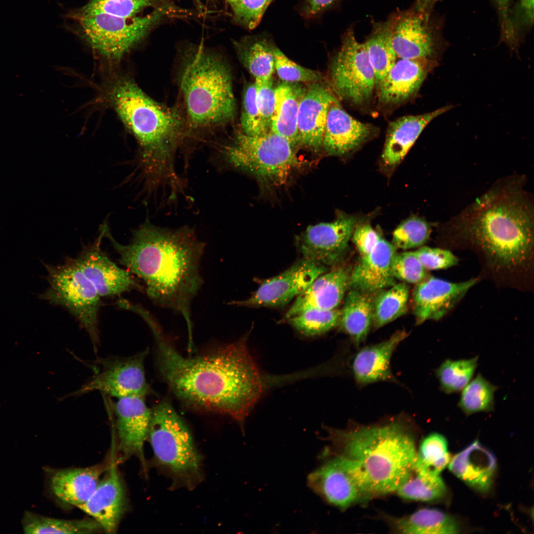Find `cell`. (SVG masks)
I'll return each mask as SVG.
<instances>
[{"instance_id": "obj_1", "label": "cell", "mask_w": 534, "mask_h": 534, "mask_svg": "<svg viewBox=\"0 0 534 534\" xmlns=\"http://www.w3.org/2000/svg\"><path fill=\"white\" fill-rule=\"evenodd\" d=\"M154 336L159 371L178 398L243 423L265 388L246 337L211 352L186 357L166 341L162 332Z\"/></svg>"}, {"instance_id": "obj_2", "label": "cell", "mask_w": 534, "mask_h": 534, "mask_svg": "<svg viewBox=\"0 0 534 534\" xmlns=\"http://www.w3.org/2000/svg\"><path fill=\"white\" fill-rule=\"evenodd\" d=\"M104 228V237L119 254L120 263L143 281L155 305L183 316L191 338L190 305L203 284L204 243L189 228H163L145 222L134 230L130 243L123 245L114 239L106 222Z\"/></svg>"}, {"instance_id": "obj_3", "label": "cell", "mask_w": 534, "mask_h": 534, "mask_svg": "<svg viewBox=\"0 0 534 534\" xmlns=\"http://www.w3.org/2000/svg\"><path fill=\"white\" fill-rule=\"evenodd\" d=\"M453 222L496 265L519 267L532 254L533 203L515 178L493 186Z\"/></svg>"}, {"instance_id": "obj_4", "label": "cell", "mask_w": 534, "mask_h": 534, "mask_svg": "<svg viewBox=\"0 0 534 534\" xmlns=\"http://www.w3.org/2000/svg\"><path fill=\"white\" fill-rule=\"evenodd\" d=\"M408 419L401 415L344 430L326 428L329 440L359 469L371 495L397 490L414 467L417 452Z\"/></svg>"}, {"instance_id": "obj_5", "label": "cell", "mask_w": 534, "mask_h": 534, "mask_svg": "<svg viewBox=\"0 0 534 534\" xmlns=\"http://www.w3.org/2000/svg\"><path fill=\"white\" fill-rule=\"evenodd\" d=\"M109 96L119 118L139 145L145 172L175 175L173 155L184 129L178 111L155 101L130 79L115 82Z\"/></svg>"}, {"instance_id": "obj_6", "label": "cell", "mask_w": 534, "mask_h": 534, "mask_svg": "<svg viewBox=\"0 0 534 534\" xmlns=\"http://www.w3.org/2000/svg\"><path fill=\"white\" fill-rule=\"evenodd\" d=\"M185 55L180 87L190 124L204 128L231 121L236 106L228 67L202 46L193 47Z\"/></svg>"}, {"instance_id": "obj_7", "label": "cell", "mask_w": 534, "mask_h": 534, "mask_svg": "<svg viewBox=\"0 0 534 534\" xmlns=\"http://www.w3.org/2000/svg\"><path fill=\"white\" fill-rule=\"evenodd\" d=\"M158 461L175 478L191 486L202 479V457L191 434L172 405L151 409L148 436Z\"/></svg>"}, {"instance_id": "obj_8", "label": "cell", "mask_w": 534, "mask_h": 534, "mask_svg": "<svg viewBox=\"0 0 534 534\" xmlns=\"http://www.w3.org/2000/svg\"><path fill=\"white\" fill-rule=\"evenodd\" d=\"M225 154L233 166L252 175L267 187L285 184L302 163L294 147L271 131L258 136L237 133Z\"/></svg>"}, {"instance_id": "obj_9", "label": "cell", "mask_w": 534, "mask_h": 534, "mask_svg": "<svg viewBox=\"0 0 534 534\" xmlns=\"http://www.w3.org/2000/svg\"><path fill=\"white\" fill-rule=\"evenodd\" d=\"M167 12V6L162 5L146 15L127 18L78 9L68 17L93 50L108 59L119 60L141 41Z\"/></svg>"}, {"instance_id": "obj_10", "label": "cell", "mask_w": 534, "mask_h": 534, "mask_svg": "<svg viewBox=\"0 0 534 534\" xmlns=\"http://www.w3.org/2000/svg\"><path fill=\"white\" fill-rule=\"evenodd\" d=\"M43 264L49 286L38 297L66 309L85 329L96 350L100 341L98 315L101 297L95 288L73 258L59 265Z\"/></svg>"}, {"instance_id": "obj_11", "label": "cell", "mask_w": 534, "mask_h": 534, "mask_svg": "<svg viewBox=\"0 0 534 534\" xmlns=\"http://www.w3.org/2000/svg\"><path fill=\"white\" fill-rule=\"evenodd\" d=\"M329 85L337 98L352 107L364 109L372 103L374 72L364 43L357 41L352 30L345 33L332 61Z\"/></svg>"}, {"instance_id": "obj_12", "label": "cell", "mask_w": 534, "mask_h": 534, "mask_svg": "<svg viewBox=\"0 0 534 534\" xmlns=\"http://www.w3.org/2000/svg\"><path fill=\"white\" fill-rule=\"evenodd\" d=\"M147 350L128 357L110 356L94 361L92 376L68 397H77L93 391L117 399L150 392L145 375L144 362Z\"/></svg>"}, {"instance_id": "obj_13", "label": "cell", "mask_w": 534, "mask_h": 534, "mask_svg": "<svg viewBox=\"0 0 534 534\" xmlns=\"http://www.w3.org/2000/svg\"><path fill=\"white\" fill-rule=\"evenodd\" d=\"M358 218L340 212L331 222L309 226L297 237L303 258L326 267H336L344 260Z\"/></svg>"}, {"instance_id": "obj_14", "label": "cell", "mask_w": 534, "mask_h": 534, "mask_svg": "<svg viewBox=\"0 0 534 534\" xmlns=\"http://www.w3.org/2000/svg\"><path fill=\"white\" fill-rule=\"evenodd\" d=\"M308 483L315 492L342 509L371 495L357 466L342 454L311 473Z\"/></svg>"}, {"instance_id": "obj_15", "label": "cell", "mask_w": 534, "mask_h": 534, "mask_svg": "<svg viewBox=\"0 0 534 534\" xmlns=\"http://www.w3.org/2000/svg\"><path fill=\"white\" fill-rule=\"evenodd\" d=\"M327 269L325 266L303 258L283 272L263 282L249 298L232 301L229 304L248 307L283 306L303 292Z\"/></svg>"}, {"instance_id": "obj_16", "label": "cell", "mask_w": 534, "mask_h": 534, "mask_svg": "<svg viewBox=\"0 0 534 534\" xmlns=\"http://www.w3.org/2000/svg\"><path fill=\"white\" fill-rule=\"evenodd\" d=\"M99 236L85 247L74 260L84 274L92 283L101 297H114L132 290L144 292L138 278L128 270L117 266L101 248L104 237L103 224Z\"/></svg>"}, {"instance_id": "obj_17", "label": "cell", "mask_w": 534, "mask_h": 534, "mask_svg": "<svg viewBox=\"0 0 534 534\" xmlns=\"http://www.w3.org/2000/svg\"><path fill=\"white\" fill-rule=\"evenodd\" d=\"M438 65L437 60L425 58L397 60L376 90L379 109L391 111L414 98Z\"/></svg>"}, {"instance_id": "obj_18", "label": "cell", "mask_w": 534, "mask_h": 534, "mask_svg": "<svg viewBox=\"0 0 534 534\" xmlns=\"http://www.w3.org/2000/svg\"><path fill=\"white\" fill-rule=\"evenodd\" d=\"M478 281L477 278H474L454 283L429 275L415 284L412 293V309L416 324L442 318Z\"/></svg>"}, {"instance_id": "obj_19", "label": "cell", "mask_w": 534, "mask_h": 534, "mask_svg": "<svg viewBox=\"0 0 534 534\" xmlns=\"http://www.w3.org/2000/svg\"><path fill=\"white\" fill-rule=\"evenodd\" d=\"M379 132L375 126L351 116L335 95L328 108L323 148L328 155L344 156L359 148Z\"/></svg>"}, {"instance_id": "obj_20", "label": "cell", "mask_w": 534, "mask_h": 534, "mask_svg": "<svg viewBox=\"0 0 534 534\" xmlns=\"http://www.w3.org/2000/svg\"><path fill=\"white\" fill-rule=\"evenodd\" d=\"M117 399L113 408L120 450L125 457L136 455L143 462L151 409L147 406L143 397L131 396Z\"/></svg>"}, {"instance_id": "obj_21", "label": "cell", "mask_w": 534, "mask_h": 534, "mask_svg": "<svg viewBox=\"0 0 534 534\" xmlns=\"http://www.w3.org/2000/svg\"><path fill=\"white\" fill-rule=\"evenodd\" d=\"M87 501L79 508L90 515L103 531L113 534L117 530L125 507V494L115 455Z\"/></svg>"}, {"instance_id": "obj_22", "label": "cell", "mask_w": 534, "mask_h": 534, "mask_svg": "<svg viewBox=\"0 0 534 534\" xmlns=\"http://www.w3.org/2000/svg\"><path fill=\"white\" fill-rule=\"evenodd\" d=\"M320 81L306 87L298 116L299 144L316 152L323 148L328 108L335 95L330 85Z\"/></svg>"}, {"instance_id": "obj_23", "label": "cell", "mask_w": 534, "mask_h": 534, "mask_svg": "<svg viewBox=\"0 0 534 534\" xmlns=\"http://www.w3.org/2000/svg\"><path fill=\"white\" fill-rule=\"evenodd\" d=\"M351 271L339 265L320 275L296 297L284 320L309 310L337 309L349 289Z\"/></svg>"}, {"instance_id": "obj_24", "label": "cell", "mask_w": 534, "mask_h": 534, "mask_svg": "<svg viewBox=\"0 0 534 534\" xmlns=\"http://www.w3.org/2000/svg\"><path fill=\"white\" fill-rule=\"evenodd\" d=\"M396 249L381 235L372 250L360 256L351 269L349 288L373 294L396 283L391 270Z\"/></svg>"}, {"instance_id": "obj_25", "label": "cell", "mask_w": 534, "mask_h": 534, "mask_svg": "<svg viewBox=\"0 0 534 534\" xmlns=\"http://www.w3.org/2000/svg\"><path fill=\"white\" fill-rule=\"evenodd\" d=\"M408 335L405 330H398L387 340L360 349L351 365L356 383L360 386L381 381L400 383L392 372L391 358L396 348Z\"/></svg>"}, {"instance_id": "obj_26", "label": "cell", "mask_w": 534, "mask_h": 534, "mask_svg": "<svg viewBox=\"0 0 534 534\" xmlns=\"http://www.w3.org/2000/svg\"><path fill=\"white\" fill-rule=\"evenodd\" d=\"M453 106L446 105L433 111L416 115H406L388 124L382 160L393 167L402 160L427 125Z\"/></svg>"}, {"instance_id": "obj_27", "label": "cell", "mask_w": 534, "mask_h": 534, "mask_svg": "<svg viewBox=\"0 0 534 534\" xmlns=\"http://www.w3.org/2000/svg\"><path fill=\"white\" fill-rule=\"evenodd\" d=\"M392 43L399 59L437 60L435 41L422 19L416 15L408 14L392 22Z\"/></svg>"}, {"instance_id": "obj_28", "label": "cell", "mask_w": 534, "mask_h": 534, "mask_svg": "<svg viewBox=\"0 0 534 534\" xmlns=\"http://www.w3.org/2000/svg\"><path fill=\"white\" fill-rule=\"evenodd\" d=\"M449 463V470L471 487L482 492L490 489L496 468V459L479 441L473 442Z\"/></svg>"}, {"instance_id": "obj_29", "label": "cell", "mask_w": 534, "mask_h": 534, "mask_svg": "<svg viewBox=\"0 0 534 534\" xmlns=\"http://www.w3.org/2000/svg\"><path fill=\"white\" fill-rule=\"evenodd\" d=\"M105 471L103 465L60 469L51 475V490L59 500L79 508L91 495Z\"/></svg>"}, {"instance_id": "obj_30", "label": "cell", "mask_w": 534, "mask_h": 534, "mask_svg": "<svg viewBox=\"0 0 534 534\" xmlns=\"http://www.w3.org/2000/svg\"><path fill=\"white\" fill-rule=\"evenodd\" d=\"M306 87L284 82L274 89V108L271 131L285 138L293 147L299 145L298 116Z\"/></svg>"}, {"instance_id": "obj_31", "label": "cell", "mask_w": 534, "mask_h": 534, "mask_svg": "<svg viewBox=\"0 0 534 534\" xmlns=\"http://www.w3.org/2000/svg\"><path fill=\"white\" fill-rule=\"evenodd\" d=\"M376 293L349 288L345 296L339 325L356 346L358 347L365 340L372 326L373 303Z\"/></svg>"}, {"instance_id": "obj_32", "label": "cell", "mask_w": 534, "mask_h": 534, "mask_svg": "<svg viewBox=\"0 0 534 534\" xmlns=\"http://www.w3.org/2000/svg\"><path fill=\"white\" fill-rule=\"evenodd\" d=\"M392 22L376 25L364 43L375 79V93L379 85L397 60L392 43Z\"/></svg>"}, {"instance_id": "obj_33", "label": "cell", "mask_w": 534, "mask_h": 534, "mask_svg": "<svg viewBox=\"0 0 534 534\" xmlns=\"http://www.w3.org/2000/svg\"><path fill=\"white\" fill-rule=\"evenodd\" d=\"M397 529L407 534H455L458 527L455 520L442 511L422 508L411 515L399 519Z\"/></svg>"}, {"instance_id": "obj_34", "label": "cell", "mask_w": 534, "mask_h": 534, "mask_svg": "<svg viewBox=\"0 0 534 534\" xmlns=\"http://www.w3.org/2000/svg\"><path fill=\"white\" fill-rule=\"evenodd\" d=\"M410 287L401 282L377 292L373 303L372 326L380 328L406 314Z\"/></svg>"}, {"instance_id": "obj_35", "label": "cell", "mask_w": 534, "mask_h": 534, "mask_svg": "<svg viewBox=\"0 0 534 534\" xmlns=\"http://www.w3.org/2000/svg\"><path fill=\"white\" fill-rule=\"evenodd\" d=\"M24 533L31 534H93L103 531L93 519L65 520L27 511L22 520Z\"/></svg>"}, {"instance_id": "obj_36", "label": "cell", "mask_w": 534, "mask_h": 534, "mask_svg": "<svg viewBox=\"0 0 534 534\" xmlns=\"http://www.w3.org/2000/svg\"><path fill=\"white\" fill-rule=\"evenodd\" d=\"M241 63L255 80L272 78L274 71V47L265 39H255L236 44Z\"/></svg>"}, {"instance_id": "obj_37", "label": "cell", "mask_w": 534, "mask_h": 534, "mask_svg": "<svg viewBox=\"0 0 534 534\" xmlns=\"http://www.w3.org/2000/svg\"><path fill=\"white\" fill-rule=\"evenodd\" d=\"M498 387L481 373L472 379L461 391L458 407L466 416L478 412L494 411V393Z\"/></svg>"}, {"instance_id": "obj_38", "label": "cell", "mask_w": 534, "mask_h": 534, "mask_svg": "<svg viewBox=\"0 0 534 534\" xmlns=\"http://www.w3.org/2000/svg\"><path fill=\"white\" fill-rule=\"evenodd\" d=\"M479 356L468 359H445L435 370L440 390L450 395L460 392L472 379Z\"/></svg>"}, {"instance_id": "obj_39", "label": "cell", "mask_w": 534, "mask_h": 534, "mask_svg": "<svg viewBox=\"0 0 534 534\" xmlns=\"http://www.w3.org/2000/svg\"><path fill=\"white\" fill-rule=\"evenodd\" d=\"M450 460L446 439L439 433H433L422 442L414 468L420 472L438 476Z\"/></svg>"}, {"instance_id": "obj_40", "label": "cell", "mask_w": 534, "mask_h": 534, "mask_svg": "<svg viewBox=\"0 0 534 534\" xmlns=\"http://www.w3.org/2000/svg\"><path fill=\"white\" fill-rule=\"evenodd\" d=\"M403 498L429 501L442 497L446 487L439 475L423 473L413 468L397 490Z\"/></svg>"}, {"instance_id": "obj_41", "label": "cell", "mask_w": 534, "mask_h": 534, "mask_svg": "<svg viewBox=\"0 0 534 534\" xmlns=\"http://www.w3.org/2000/svg\"><path fill=\"white\" fill-rule=\"evenodd\" d=\"M341 309L312 310L286 320L301 334L315 336L324 334L339 325Z\"/></svg>"}, {"instance_id": "obj_42", "label": "cell", "mask_w": 534, "mask_h": 534, "mask_svg": "<svg viewBox=\"0 0 534 534\" xmlns=\"http://www.w3.org/2000/svg\"><path fill=\"white\" fill-rule=\"evenodd\" d=\"M431 232V226L425 220L411 216L395 229L392 243L396 249L404 250L420 247L428 240Z\"/></svg>"}, {"instance_id": "obj_43", "label": "cell", "mask_w": 534, "mask_h": 534, "mask_svg": "<svg viewBox=\"0 0 534 534\" xmlns=\"http://www.w3.org/2000/svg\"><path fill=\"white\" fill-rule=\"evenodd\" d=\"M159 0H89L78 9L89 13H103L109 15L132 18L138 16L146 7L154 5Z\"/></svg>"}, {"instance_id": "obj_44", "label": "cell", "mask_w": 534, "mask_h": 534, "mask_svg": "<svg viewBox=\"0 0 534 534\" xmlns=\"http://www.w3.org/2000/svg\"><path fill=\"white\" fill-rule=\"evenodd\" d=\"M273 54L274 68L279 78L285 82L309 84L322 80L320 72L298 65L278 48L274 47Z\"/></svg>"}, {"instance_id": "obj_45", "label": "cell", "mask_w": 534, "mask_h": 534, "mask_svg": "<svg viewBox=\"0 0 534 534\" xmlns=\"http://www.w3.org/2000/svg\"><path fill=\"white\" fill-rule=\"evenodd\" d=\"M391 270L396 279L416 284L429 275L412 251L397 253L393 257Z\"/></svg>"}, {"instance_id": "obj_46", "label": "cell", "mask_w": 534, "mask_h": 534, "mask_svg": "<svg viewBox=\"0 0 534 534\" xmlns=\"http://www.w3.org/2000/svg\"><path fill=\"white\" fill-rule=\"evenodd\" d=\"M240 120L243 133L251 136L263 135L256 103L255 83L249 84L244 89Z\"/></svg>"}, {"instance_id": "obj_47", "label": "cell", "mask_w": 534, "mask_h": 534, "mask_svg": "<svg viewBox=\"0 0 534 534\" xmlns=\"http://www.w3.org/2000/svg\"><path fill=\"white\" fill-rule=\"evenodd\" d=\"M256 103L263 134L271 131L274 108V89L273 79L267 81L255 80Z\"/></svg>"}, {"instance_id": "obj_48", "label": "cell", "mask_w": 534, "mask_h": 534, "mask_svg": "<svg viewBox=\"0 0 534 534\" xmlns=\"http://www.w3.org/2000/svg\"><path fill=\"white\" fill-rule=\"evenodd\" d=\"M412 252L427 270L446 269L458 263V258L447 250L422 246Z\"/></svg>"}, {"instance_id": "obj_49", "label": "cell", "mask_w": 534, "mask_h": 534, "mask_svg": "<svg viewBox=\"0 0 534 534\" xmlns=\"http://www.w3.org/2000/svg\"><path fill=\"white\" fill-rule=\"evenodd\" d=\"M271 0H239L233 10L237 21L249 29H253L260 23Z\"/></svg>"}, {"instance_id": "obj_50", "label": "cell", "mask_w": 534, "mask_h": 534, "mask_svg": "<svg viewBox=\"0 0 534 534\" xmlns=\"http://www.w3.org/2000/svg\"><path fill=\"white\" fill-rule=\"evenodd\" d=\"M381 234L367 222H359L356 225L351 239L360 256L369 253L374 247Z\"/></svg>"}, {"instance_id": "obj_51", "label": "cell", "mask_w": 534, "mask_h": 534, "mask_svg": "<svg viewBox=\"0 0 534 534\" xmlns=\"http://www.w3.org/2000/svg\"><path fill=\"white\" fill-rule=\"evenodd\" d=\"M334 0H307L304 7L305 13L314 15L328 6Z\"/></svg>"}, {"instance_id": "obj_52", "label": "cell", "mask_w": 534, "mask_h": 534, "mask_svg": "<svg viewBox=\"0 0 534 534\" xmlns=\"http://www.w3.org/2000/svg\"><path fill=\"white\" fill-rule=\"evenodd\" d=\"M496 3L499 11L502 15L503 18V21L504 23L506 24V26H507V22L508 21V10L509 8V5L511 0H494Z\"/></svg>"}, {"instance_id": "obj_53", "label": "cell", "mask_w": 534, "mask_h": 534, "mask_svg": "<svg viewBox=\"0 0 534 534\" xmlns=\"http://www.w3.org/2000/svg\"><path fill=\"white\" fill-rule=\"evenodd\" d=\"M534 0H520L522 8L525 12L526 17L531 20H532L533 19Z\"/></svg>"}, {"instance_id": "obj_54", "label": "cell", "mask_w": 534, "mask_h": 534, "mask_svg": "<svg viewBox=\"0 0 534 534\" xmlns=\"http://www.w3.org/2000/svg\"><path fill=\"white\" fill-rule=\"evenodd\" d=\"M231 6L232 10H234L237 6L239 0H226Z\"/></svg>"}, {"instance_id": "obj_55", "label": "cell", "mask_w": 534, "mask_h": 534, "mask_svg": "<svg viewBox=\"0 0 534 534\" xmlns=\"http://www.w3.org/2000/svg\"><path fill=\"white\" fill-rule=\"evenodd\" d=\"M196 0L197 1H198V2H199V0Z\"/></svg>"}, {"instance_id": "obj_56", "label": "cell", "mask_w": 534, "mask_h": 534, "mask_svg": "<svg viewBox=\"0 0 534 534\" xmlns=\"http://www.w3.org/2000/svg\"><path fill=\"white\" fill-rule=\"evenodd\" d=\"M273 0H271V2H272V1H273Z\"/></svg>"}]
</instances>
